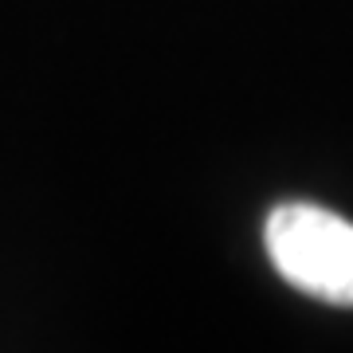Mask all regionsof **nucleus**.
I'll return each mask as SVG.
<instances>
[{
    "instance_id": "obj_1",
    "label": "nucleus",
    "mask_w": 353,
    "mask_h": 353,
    "mask_svg": "<svg viewBox=\"0 0 353 353\" xmlns=\"http://www.w3.org/2000/svg\"><path fill=\"white\" fill-rule=\"evenodd\" d=\"M267 255L294 290L353 306V224L318 204H279L263 224Z\"/></svg>"
}]
</instances>
